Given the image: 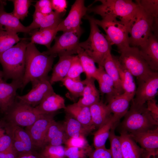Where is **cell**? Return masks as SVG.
<instances>
[{
	"label": "cell",
	"instance_id": "obj_1",
	"mask_svg": "<svg viewBox=\"0 0 158 158\" xmlns=\"http://www.w3.org/2000/svg\"><path fill=\"white\" fill-rule=\"evenodd\" d=\"M56 56L40 52L35 44L31 42L27 45L25 54V68L22 80V88L29 83L48 78Z\"/></svg>",
	"mask_w": 158,
	"mask_h": 158
},
{
	"label": "cell",
	"instance_id": "obj_2",
	"mask_svg": "<svg viewBox=\"0 0 158 158\" xmlns=\"http://www.w3.org/2000/svg\"><path fill=\"white\" fill-rule=\"evenodd\" d=\"M25 39L0 54V63L2 66L5 80H22L25 63L26 51L28 44Z\"/></svg>",
	"mask_w": 158,
	"mask_h": 158
},
{
	"label": "cell",
	"instance_id": "obj_3",
	"mask_svg": "<svg viewBox=\"0 0 158 158\" xmlns=\"http://www.w3.org/2000/svg\"><path fill=\"white\" fill-rule=\"evenodd\" d=\"M101 4L88 8L87 11L103 18L112 17L129 27L133 19L138 5L131 0H99Z\"/></svg>",
	"mask_w": 158,
	"mask_h": 158
},
{
	"label": "cell",
	"instance_id": "obj_4",
	"mask_svg": "<svg viewBox=\"0 0 158 158\" xmlns=\"http://www.w3.org/2000/svg\"><path fill=\"white\" fill-rule=\"evenodd\" d=\"M158 18L150 16L138 5L129 27L130 46L139 47L147 41L152 34L158 35Z\"/></svg>",
	"mask_w": 158,
	"mask_h": 158
},
{
	"label": "cell",
	"instance_id": "obj_5",
	"mask_svg": "<svg viewBox=\"0 0 158 158\" xmlns=\"http://www.w3.org/2000/svg\"><path fill=\"white\" fill-rule=\"evenodd\" d=\"M89 22L90 32L86 41L80 42L79 46L97 63L99 66H103V63L107 55L111 51V45L106 35L101 32L92 16L85 15Z\"/></svg>",
	"mask_w": 158,
	"mask_h": 158
},
{
	"label": "cell",
	"instance_id": "obj_6",
	"mask_svg": "<svg viewBox=\"0 0 158 158\" xmlns=\"http://www.w3.org/2000/svg\"><path fill=\"white\" fill-rule=\"evenodd\" d=\"M121 124L122 131L129 134L137 133L158 126L145 105L136 106L131 104Z\"/></svg>",
	"mask_w": 158,
	"mask_h": 158
},
{
	"label": "cell",
	"instance_id": "obj_7",
	"mask_svg": "<svg viewBox=\"0 0 158 158\" xmlns=\"http://www.w3.org/2000/svg\"><path fill=\"white\" fill-rule=\"evenodd\" d=\"M93 19L97 25L104 31L111 45L116 46L119 52L130 46L128 25L112 17H106L101 20L94 18Z\"/></svg>",
	"mask_w": 158,
	"mask_h": 158
},
{
	"label": "cell",
	"instance_id": "obj_8",
	"mask_svg": "<svg viewBox=\"0 0 158 158\" xmlns=\"http://www.w3.org/2000/svg\"><path fill=\"white\" fill-rule=\"evenodd\" d=\"M120 53L118 59L120 63L136 78L138 83L145 80L154 72L141 56L138 47L129 46Z\"/></svg>",
	"mask_w": 158,
	"mask_h": 158
},
{
	"label": "cell",
	"instance_id": "obj_9",
	"mask_svg": "<svg viewBox=\"0 0 158 158\" xmlns=\"http://www.w3.org/2000/svg\"><path fill=\"white\" fill-rule=\"evenodd\" d=\"M42 114L39 113L35 107L16 98L4 114L7 123L26 128L32 125Z\"/></svg>",
	"mask_w": 158,
	"mask_h": 158
},
{
	"label": "cell",
	"instance_id": "obj_10",
	"mask_svg": "<svg viewBox=\"0 0 158 158\" xmlns=\"http://www.w3.org/2000/svg\"><path fill=\"white\" fill-rule=\"evenodd\" d=\"M82 32V29L63 32L61 35L56 37L53 46L42 53L56 56L57 55H73L77 54L80 47V38Z\"/></svg>",
	"mask_w": 158,
	"mask_h": 158
},
{
	"label": "cell",
	"instance_id": "obj_11",
	"mask_svg": "<svg viewBox=\"0 0 158 158\" xmlns=\"http://www.w3.org/2000/svg\"><path fill=\"white\" fill-rule=\"evenodd\" d=\"M32 88L27 94L17 96L16 98L31 107L38 105L48 95L54 92L48 77L31 82Z\"/></svg>",
	"mask_w": 158,
	"mask_h": 158
},
{
	"label": "cell",
	"instance_id": "obj_12",
	"mask_svg": "<svg viewBox=\"0 0 158 158\" xmlns=\"http://www.w3.org/2000/svg\"><path fill=\"white\" fill-rule=\"evenodd\" d=\"M132 104L142 106L148 100L154 99L158 93V73L154 72L146 79L138 83Z\"/></svg>",
	"mask_w": 158,
	"mask_h": 158
},
{
	"label": "cell",
	"instance_id": "obj_13",
	"mask_svg": "<svg viewBox=\"0 0 158 158\" xmlns=\"http://www.w3.org/2000/svg\"><path fill=\"white\" fill-rule=\"evenodd\" d=\"M54 113L42 114L31 126L25 130L30 136L34 145L38 150L43 147L44 142L48 129L54 119Z\"/></svg>",
	"mask_w": 158,
	"mask_h": 158
},
{
	"label": "cell",
	"instance_id": "obj_14",
	"mask_svg": "<svg viewBox=\"0 0 158 158\" xmlns=\"http://www.w3.org/2000/svg\"><path fill=\"white\" fill-rule=\"evenodd\" d=\"M83 0H76L72 5L69 13L65 19L63 20L57 27L58 31L63 32L82 29L80 25L82 18L86 15L88 8Z\"/></svg>",
	"mask_w": 158,
	"mask_h": 158
},
{
	"label": "cell",
	"instance_id": "obj_15",
	"mask_svg": "<svg viewBox=\"0 0 158 158\" xmlns=\"http://www.w3.org/2000/svg\"><path fill=\"white\" fill-rule=\"evenodd\" d=\"M21 88V81L13 80L8 83L3 79L0 80V109L2 114H4L14 102L16 91Z\"/></svg>",
	"mask_w": 158,
	"mask_h": 158
},
{
	"label": "cell",
	"instance_id": "obj_16",
	"mask_svg": "<svg viewBox=\"0 0 158 158\" xmlns=\"http://www.w3.org/2000/svg\"><path fill=\"white\" fill-rule=\"evenodd\" d=\"M140 54L150 69L154 72L158 70V36L152 34L147 41L138 47Z\"/></svg>",
	"mask_w": 158,
	"mask_h": 158
},
{
	"label": "cell",
	"instance_id": "obj_17",
	"mask_svg": "<svg viewBox=\"0 0 158 158\" xmlns=\"http://www.w3.org/2000/svg\"><path fill=\"white\" fill-rule=\"evenodd\" d=\"M6 4L5 1L0 0V30L17 33H30L31 31L27 26L23 25L12 13H9L5 11L4 6Z\"/></svg>",
	"mask_w": 158,
	"mask_h": 158
},
{
	"label": "cell",
	"instance_id": "obj_18",
	"mask_svg": "<svg viewBox=\"0 0 158 158\" xmlns=\"http://www.w3.org/2000/svg\"><path fill=\"white\" fill-rule=\"evenodd\" d=\"M61 17V13L55 11L44 15L35 11L32 22L27 27L30 31L38 28L41 30L57 27L63 20Z\"/></svg>",
	"mask_w": 158,
	"mask_h": 158
},
{
	"label": "cell",
	"instance_id": "obj_19",
	"mask_svg": "<svg viewBox=\"0 0 158 158\" xmlns=\"http://www.w3.org/2000/svg\"><path fill=\"white\" fill-rule=\"evenodd\" d=\"M133 98L124 93L114 96H107V105L113 116L119 120L128 110L130 102Z\"/></svg>",
	"mask_w": 158,
	"mask_h": 158
},
{
	"label": "cell",
	"instance_id": "obj_20",
	"mask_svg": "<svg viewBox=\"0 0 158 158\" xmlns=\"http://www.w3.org/2000/svg\"><path fill=\"white\" fill-rule=\"evenodd\" d=\"M129 134L145 150L148 151L158 150V126L144 131Z\"/></svg>",
	"mask_w": 158,
	"mask_h": 158
},
{
	"label": "cell",
	"instance_id": "obj_21",
	"mask_svg": "<svg viewBox=\"0 0 158 158\" xmlns=\"http://www.w3.org/2000/svg\"><path fill=\"white\" fill-rule=\"evenodd\" d=\"M68 138L63 124L54 120L49 125L47 131L43 147L48 145H61L65 143Z\"/></svg>",
	"mask_w": 158,
	"mask_h": 158
},
{
	"label": "cell",
	"instance_id": "obj_22",
	"mask_svg": "<svg viewBox=\"0 0 158 158\" xmlns=\"http://www.w3.org/2000/svg\"><path fill=\"white\" fill-rule=\"evenodd\" d=\"M64 109L85 126L92 130L95 129L92 122L90 107L81 106L76 102L66 106Z\"/></svg>",
	"mask_w": 158,
	"mask_h": 158
},
{
	"label": "cell",
	"instance_id": "obj_23",
	"mask_svg": "<svg viewBox=\"0 0 158 158\" xmlns=\"http://www.w3.org/2000/svg\"><path fill=\"white\" fill-rule=\"evenodd\" d=\"M123 158H142L144 150L135 143L127 132L121 131L119 136Z\"/></svg>",
	"mask_w": 158,
	"mask_h": 158
},
{
	"label": "cell",
	"instance_id": "obj_24",
	"mask_svg": "<svg viewBox=\"0 0 158 158\" xmlns=\"http://www.w3.org/2000/svg\"><path fill=\"white\" fill-rule=\"evenodd\" d=\"M66 107L63 98L54 92L48 95L37 106L36 110L41 114L54 113Z\"/></svg>",
	"mask_w": 158,
	"mask_h": 158
},
{
	"label": "cell",
	"instance_id": "obj_25",
	"mask_svg": "<svg viewBox=\"0 0 158 158\" xmlns=\"http://www.w3.org/2000/svg\"><path fill=\"white\" fill-rule=\"evenodd\" d=\"M93 78L84 80L85 86L82 97L77 103L81 106L90 107L100 100V92L96 87Z\"/></svg>",
	"mask_w": 158,
	"mask_h": 158
},
{
	"label": "cell",
	"instance_id": "obj_26",
	"mask_svg": "<svg viewBox=\"0 0 158 158\" xmlns=\"http://www.w3.org/2000/svg\"><path fill=\"white\" fill-rule=\"evenodd\" d=\"M119 121L112 115L105 122L98 128L94 133L93 143L95 149L105 146L111 129L116 126Z\"/></svg>",
	"mask_w": 158,
	"mask_h": 158
},
{
	"label": "cell",
	"instance_id": "obj_27",
	"mask_svg": "<svg viewBox=\"0 0 158 158\" xmlns=\"http://www.w3.org/2000/svg\"><path fill=\"white\" fill-rule=\"evenodd\" d=\"M92 121L95 128H98L112 115L107 105L99 101L90 107Z\"/></svg>",
	"mask_w": 158,
	"mask_h": 158
},
{
	"label": "cell",
	"instance_id": "obj_28",
	"mask_svg": "<svg viewBox=\"0 0 158 158\" xmlns=\"http://www.w3.org/2000/svg\"><path fill=\"white\" fill-rule=\"evenodd\" d=\"M103 67L107 74L111 78L114 87L119 94L123 93L119 75L116 63V57L113 56L111 51L107 55L103 63Z\"/></svg>",
	"mask_w": 158,
	"mask_h": 158
},
{
	"label": "cell",
	"instance_id": "obj_29",
	"mask_svg": "<svg viewBox=\"0 0 158 158\" xmlns=\"http://www.w3.org/2000/svg\"><path fill=\"white\" fill-rule=\"evenodd\" d=\"M73 55L59 56L58 62L53 69L49 81L51 85L55 82L61 81L67 75L70 66Z\"/></svg>",
	"mask_w": 158,
	"mask_h": 158
},
{
	"label": "cell",
	"instance_id": "obj_30",
	"mask_svg": "<svg viewBox=\"0 0 158 158\" xmlns=\"http://www.w3.org/2000/svg\"><path fill=\"white\" fill-rule=\"evenodd\" d=\"M63 124L68 138H77L80 136L85 137L93 131L85 126L67 114Z\"/></svg>",
	"mask_w": 158,
	"mask_h": 158
},
{
	"label": "cell",
	"instance_id": "obj_31",
	"mask_svg": "<svg viewBox=\"0 0 158 158\" xmlns=\"http://www.w3.org/2000/svg\"><path fill=\"white\" fill-rule=\"evenodd\" d=\"M116 63L123 93L134 97L137 89L134 76L122 66L117 57Z\"/></svg>",
	"mask_w": 158,
	"mask_h": 158
},
{
	"label": "cell",
	"instance_id": "obj_32",
	"mask_svg": "<svg viewBox=\"0 0 158 158\" xmlns=\"http://www.w3.org/2000/svg\"><path fill=\"white\" fill-rule=\"evenodd\" d=\"M58 32L57 27L39 30L32 34L30 42L44 45L49 49Z\"/></svg>",
	"mask_w": 158,
	"mask_h": 158
},
{
	"label": "cell",
	"instance_id": "obj_33",
	"mask_svg": "<svg viewBox=\"0 0 158 158\" xmlns=\"http://www.w3.org/2000/svg\"><path fill=\"white\" fill-rule=\"evenodd\" d=\"M77 54L83 67L84 72L85 74L86 78H93L95 80L98 68L96 67L94 61L80 47L77 51Z\"/></svg>",
	"mask_w": 158,
	"mask_h": 158
},
{
	"label": "cell",
	"instance_id": "obj_34",
	"mask_svg": "<svg viewBox=\"0 0 158 158\" xmlns=\"http://www.w3.org/2000/svg\"><path fill=\"white\" fill-rule=\"evenodd\" d=\"M5 123L23 143L27 153L38 152L34 145L30 136L25 130L18 126L7 123Z\"/></svg>",
	"mask_w": 158,
	"mask_h": 158
},
{
	"label": "cell",
	"instance_id": "obj_35",
	"mask_svg": "<svg viewBox=\"0 0 158 158\" xmlns=\"http://www.w3.org/2000/svg\"><path fill=\"white\" fill-rule=\"evenodd\" d=\"M21 40L17 33L0 30V54L12 47Z\"/></svg>",
	"mask_w": 158,
	"mask_h": 158
},
{
	"label": "cell",
	"instance_id": "obj_36",
	"mask_svg": "<svg viewBox=\"0 0 158 158\" xmlns=\"http://www.w3.org/2000/svg\"><path fill=\"white\" fill-rule=\"evenodd\" d=\"M61 81L74 97L82 96L85 86L84 80H75L66 77Z\"/></svg>",
	"mask_w": 158,
	"mask_h": 158
},
{
	"label": "cell",
	"instance_id": "obj_37",
	"mask_svg": "<svg viewBox=\"0 0 158 158\" xmlns=\"http://www.w3.org/2000/svg\"><path fill=\"white\" fill-rule=\"evenodd\" d=\"M14 9L12 12L19 20H23L28 16V9L33 1L30 0H12Z\"/></svg>",
	"mask_w": 158,
	"mask_h": 158
},
{
	"label": "cell",
	"instance_id": "obj_38",
	"mask_svg": "<svg viewBox=\"0 0 158 158\" xmlns=\"http://www.w3.org/2000/svg\"><path fill=\"white\" fill-rule=\"evenodd\" d=\"M115 127L114 126L111 129L108 138L110 145V153L111 158H123L119 137L115 133Z\"/></svg>",
	"mask_w": 158,
	"mask_h": 158
},
{
	"label": "cell",
	"instance_id": "obj_39",
	"mask_svg": "<svg viewBox=\"0 0 158 158\" xmlns=\"http://www.w3.org/2000/svg\"><path fill=\"white\" fill-rule=\"evenodd\" d=\"M93 150L90 145L82 148L66 147L65 149V155L68 158H87Z\"/></svg>",
	"mask_w": 158,
	"mask_h": 158
},
{
	"label": "cell",
	"instance_id": "obj_40",
	"mask_svg": "<svg viewBox=\"0 0 158 158\" xmlns=\"http://www.w3.org/2000/svg\"><path fill=\"white\" fill-rule=\"evenodd\" d=\"M65 149L61 145H48L42 149L40 153L44 158L53 157L63 158L65 157Z\"/></svg>",
	"mask_w": 158,
	"mask_h": 158
},
{
	"label": "cell",
	"instance_id": "obj_41",
	"mask_svg": "<svg viewBox=\"0 0 158 158\" xmlns=\"http://www.w3.org/2000/svg\"><path fill=\"white\" fill-rule=\"evenodd\" d=\"M135 2L149 15L158 18V0H138Z\"/></svg>",
	"mask_w": 158,
	"mask_h": 158
},
{
	"label": "cell",
	"instance_id": "obj_42",
	"mask_svg": "<svg viewBox=\"0 0 158 158\" xmlns=\"http://www.w3.org/2000/svg\"><path fill=\"white\" fill-rule=\"evenodd\" d=\"M83 69L78 55L73 56L71 63L66 77L75 80H80Z\"/></svg>",
	"mask_w": 158,
	"mask_h": 158
},
{
	"label": "cell",
	"instance_id": "obj_43",
	"mask_svg": "<svg viewBox=\"0 0 158 158\" xmlns=\"http://www.w3.org/2000/svg\"><path fill=\"white\" fill-rule=\"evenodd\" d=\"M12 146L11 136L7 132L4 123H0V152L5 151Z\"/></svg>",
	"mask_w": 158,
	"mask_h": 158
},
{
	"label": "cell",
	"instance_id": "obj_44",
	"mask_svg": "<svg viewBox=\"0 0 158 158\" xmlns=\"http://www.w3.org/2000/svg\"><path fill=\"white\" fill-rule=\"evenodd\" d=\"M64 144L67 147H74L82 148L90 146L85 137L83 136L77 138H69Z\"/></svg>",
	"mask_w": 158,
	"mask_h": 158
},
{
	"label": "cell",
	"instance_id": "obj_45",
	"mask_svg": "<svg viewBox=\"0 0 158 158\" xmlns=\"http://www.w3.org/2000/svg\"><path fill=\"white\" fill-rule=\"evenodd\" d=\"M34 6L35 8V11L43 14H48L53 11L51 0H39L36 2Z\"/></svg>",
	"mask_w": 158,
	"mask_h": 158
},
{
	"label": "cell",
	"instance_id": "obj_46",
	"mask_svg": "<svg viewBox=\"0 0 158 158\" xmlns=\"http://www.w3.org/2000/svg\"><path fill=\"white\" fill-rule=\"evenodd\" d=\"M99 84V92L102 94H106L107 96H114L119 94L114 88L100 80H97Z\"/></svg>",
	"mask_w": 158,
	"mask_h": 158
},
{
	"label": "cell",
	"instance_id": "obj_47",
	"mask_svg": "<svg viewBox=\"0 0 158 158\" xmlns=\"http://www.w3.org/2000/svg\"><path fill=\"white\" fill-rule=\"evenodd\" d=\"M88 158H111L109 149L105 146L95 149L90 154Z\"/></svg>",
	"mask_w": 158,
	"mask_h": 158
},
{
	"label": "cell",
	"instance_id": "obj_48",
	"mask_svg": "<svg viewBox=\"0 0 158 158\" xmlns=\"http://www.w3.org/2000/svg\"><path fill=\"white\" fill-rule=\"evenodd\" d=\"M146 102L147 109L153 119L158 122V106L157 104L156 100L153 99L149 100Z\"/></svg>",
	"mask_w": 158,
	"mask_h": 158
},
{
	"label": "cell",
	"instance_id": "obj_49",
	"mask_svg": "<svg viewBox=\"0 0 158 158\" xmlns=\"http://www.w3.org/2000/svg\"><path fill=\"white\" fill-rule=\"evenodd\" d=\"M52 8L55 11L61 13L66 11L67 6V2L66 0H51Z\"/></svg>",
	"mask_w": 158,
	"mask_h": 158
},
{
	"label": "cell",
	"instance_id": "obj_50",
	"mask_svg": "<svg viewBox=\"0 0 158 158\" xmlns=\"http://www.w3.org/2000/svg\"><path fill=\"white\" fill-rule=\"evenodd\" d=\"M17 155L12 146L9 149L0 152V158H16Z\"/></svg>",
	"mask_w": 158,
	"mask_h": 158
},
{
	"label": "cell",
	"instance_id": "obj_51",
	"mask_svg": "<svg viewBox=\"0 0 158 158\" xmlns=\"http://www.w3.org/2000/svg\"><path fill=\"white\" fill-rule=\"evenodd\" d=\"M16 158H44L39 152L26 153L18 156Z\"/></svg>",
	"mask_w": 158,
	"mask_h": 158
},
{
	"label": "cell",
	"instance_id": "obj_52",
	"mask_svg": "<svg viewBox=\"0 0 158 158\" xmlns=\"http://www.w3.org/2000/svg\"><path fill=\"white\" fill-rule=\"evenodd\" d=\"M158 150L148 151L144 150L142 158H158Z\"/></svg>",
	"mask_w": 158,
	"mask_h": 158
},
{
	"label": "cell",
	"instance_id": "obj_53",
	"mask_svg": "<svg viewBox=\"0 0 158 158\" xmlns=\"http://www.w3.org/2000/svg\"><path fill=\"white\" fill-rule=\"evenodd\" d=\"M4 74L2 71L0 70V80L3 79Z\"/></svg>",
	"mask_w": 158,
	"mask_h": 158
}]
</instances>
